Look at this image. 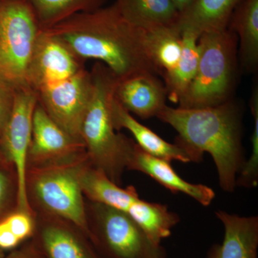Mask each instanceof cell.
Instances as JSON below:
<instances>
[{
	"label": "cell",
	"instance_id": "cell-1",
	"mask_svg": "<svg viewBox=\"0 0 258 258\" xmlns=\"http://www.w3.org/2000/svg\"><path fill=\"white\" fill-rule=\"evenodd\" d=\"M44 30L81 60L104 64L117 80L146 71L158 73L146 53L142 29L129 23L114 4L73 15Z\"/></svg>",
	"mask_w": 258,
	"mask_h": 258
},
{
	"label": "cell",
	"instance_id": "cell-2",
	"mask_svg": "<svg viewBox=\"0 0 258 258\" xmlns=\"http://www.w3.org/2000/svg\"><path fill=\"white\" fill-rule=\"evenodd\" d=\"M157 117L175 129L176 144L189 154L191 162H200L204 153H209L216 165L220 187L227 192L234 191L236 179L245 161L237 105L229 101L202 108L166 105Z\"/></svg>",
	"mask_w": 258,
	"mask_h": 258
},
{
	"label": "cell",
	"instance_id": "cell-3",
	"mask_svg": "<svg viewBox=\"0 0 258 258\" xmlns=\"http://www.w3.org/2000/svg\"><path fill=\"white\" fill-rule=\"evenodd\" d=\"M91 72L93 91L81 125V139L91 166L120 185L135 142L117 133L112 121L111 103L117 79L101 62L95 64Z\"/></svg>",
	"mask_w": 258,
	"mask_h": 258
},
{
	"label": "cell",
	"instance_id": "cell-4",
	"mask_svg": "<svg viewBox=\"0 0 258 258\" xmlns=\"http://www.w3.org/2000/svg\"><path fill=\"white\" fill-rule=\"evenodd\" d=\"M90 164L86 152L60 162L27 166L25 192L32 212L69 220L88 237L81 176Z\"/></svg>",
	"mask_w": 258,
	"mask_h": 258
},
{
	"label": "cell",
	"instance_id": "cell-5",
	"mask_svg": "<svg viewBox=\"0 0 258 258\" xmlns=\"http://www.w3.org/2000/svg\"><path fill=\"white\" fill-rule=\"evenodd\" d=\"M196 74L180 98V108H202L228 101L235 76L236 38L226 29L203 32L198 39Z\"/></svg>",
	"mask_w": 258,
	"mask_h": 258
},
{
	"label": "cell",
	"instance_id": "cell-6",
	"mask_svg": "<svg viewBox=\"0 0 258 258\" xmlns=\"http://www.w3.org/2000/svg\"><path fill=\"white\" fill-rule=\"evenodd\" d=\"M88 237L103 258H166L156 244L127 214L104 204L86 200Z\"/></svg>",
	"mask_w": 258,
	"mask_h": 258
},
{
	"label": "cell",
	"instance_id": "cell-7",
	"mask_svg": "<svg viewBox=\"0 0 258 258\" xmlns=\"http://www.w3.org/2000/svg\"><path fill=\"white\" fill-rule=\"evenodd\" d=\"M42 28L28 0H0V79L15 89L27 74Z\"/></svg>",
	"mask_w": 258,
	"mask_h": 258
},
{
	"label": "cell",
	"instance_id": "cell-8",
	"mask_svg": "<svg viewBox=\"0 0 258 258\" xmlns=\"http://www.w3.org/2000/svg\"><path fill=\"white\" fill-rule=\"evenodd\" d=\"M93 91L92 74L85 68L67 79L40 86L35 93L37 102L49 116L71 137L83 143L81 125Z\"/></svg>",
	"mask_w": 258,
	"mask_h": 258
},
{
	"label": "cell",
	"instance_id": "cell-9",
	"mask_svg": "<svg viewBox=\"0 0 258 258\" xmlns=\"http://www.w3.org/2000/svg\"><path fill=\"white\" fill-rule=\"evenodd\" d=\"M37 103L36 93L29 86L15 89L13 112L0 137V146L5 159L15 166L18 175V210L30 213L33 212L27 200L25 174L31 140L32 116Z\"/></svg>",
	"mask_w": 258,
	"mask_h": 258
},
{
	"label": "cell",
	"instance_id": "cell-10",
	"mask_svg": "<svg viewBox=\"0 0 258 258\" xmlns=\"http://www.w3.org/2000/svg\"><path fill=\"white\" fill-rule=\"evenodd\" d=\"M34 215L31 240L42 258H103L79 226L53 215Z\"/></svg>",
	"mask_w": 258,
	"mask_h": 258
},
{
	"label": "cell",
	"instance_id": "cell-11",
	"mask_svg": "<svg viewBox=\"0 0 258 258\" xmlns=\"http://www.w3.org/2000/svg\"><path fill=\"white\" fill-rule=\"evenodd\" d=\"M85 69L84 61L57 37L42 29L27 74V85L35 91L43 85L67 79Z\"/></svg>",
	"mask_w": 258,
	"mask_h": 258
},
{
	"label": "cell",
	"instance_id": "cell-12",
	"mask_svg": "<svg viewBox=\"0 0 258 258\" xmlns=\"http://www.w3.org/2000/svg\"><path fill=\"white\" fill-rule=\"evenodd\" d=\"M84 152V144L66 133L37 102L32 116L27 166L60 162Z\"/></svg>",
	"mask_w": 258,
	"mask_h": 258
},
{
	"label": "cell",
	"instance_id": "cell-13",
	"mask_svg": "<svg viewBox=\"0 0 258 258\" xmlns=\"http://www.w3.org/2000/svg\"><path fill=\"white\" fill-rule=\"evenodd\" d=\"M165 86L154 74L142 72L117 80L114 97L129 113L142 118L157 116L166 106Z\"/></svg>",
	"mask_w": 258,
	"mask_h": 258
},
{
	"label": "cell",
	"instance_id": "cell-14",
	"mask_svg": "<svg viewBox=\"0 0 258 258\" xmlns=\"http://www.w3.org/2000/svg\"><path fill=\"white\" fill-rule=\"evenodd\" d=\"M126 169L144 173L171 192L184 194L203 206L211 205L215 198V191L212 188L185 181L176 174L170 162L144 152L136 142L129 154Z\"/></svg>",
	"mask_w": 258,
	"mask_h": 258
},
{
	"label": "cell",
	"instance_id": "cell-15",
	"mask_svg": "<svg viewBox=\"0 0 258 258\" xmlns=\"http://www.w3.org/2000/svg\"><path fill=\"white\" fill-rule=\"evenodd\" d=\"M215 215L223 223L225 236L221 244L210 247L206 258H257L258 217H240L222 210Z\"/></svg>",
	"mask_w": 258,
	"mask_h": 258
},
{
	"label": "cell",
	"instance_id": "cell-16",
	"mask_svg": "<svg viewBox=\"0 0 258 258\" xmlns=\"http://www.w3.org/2000/svg\"><path fill=\"white\" fill-rule=\"evenodd\" d=\"M81 186L83 195L89 201L104 204L129 217L139 210L143 202L134 186L120 187L91 164L86 166L82 171Z\"/></svg>",
	"mask_w": 258,
	"mask_h": 258
},
{
	"label": "cell",
	"instance_id": "cell-17",
	"mask_svg": "<svg viewBox=\"0 0 258 258\" xmlns=\"http://www.w3.org/2000/svg\"><path fill=\"white\" fill-rule=\"evenodd\" d=\"M111 118L115 130L125 128L132 133L137 143L144 152L153 157L171 162H191L189 154L176 144L166 142L145 125L139 123L113 97L111 103Z\"/></svg>",
	"mask_w": 258,
	"mask_h": 258
},
{
	"label": "cell",
	"instance_id": "cell-18",
	"mask_svg": "<svg viewBox=\"0 0 258 258\" xmlns=\"http://www.w3.org/2000/svg\"><path fill=\"white\" fill-rule=\"evenodd\" d=\"M240 0H194L179 15L180 30L203 32L227 29L232 13Z\"/></svg>",
	"mask_w": 258,
	"mask_h": 258
},
{
	"label": "cell",
	"instance_id": "cell-19",
	"mask_svg": "<svg viewBox=\"0 0 258 258\" xmlns=\"http://www.w3.org/2000/svg\"><path fill=\"white\" fill-rule=\"evenodd\" d=\"M142 30L146 53L157 72L164 76L179 60L182 49L181 30L177 23Z\"/></svg>",
	"mask_w": 258,
	"mask_h": 258
},
{
	"label": "cell",
	"instance_id": "cell-20",
	"mask_svg": "<svg viewBox=\"0 0 258 258\" xmlns=\"http://www.w3.org/2000/svg\"><path fill=\"white\" fill-rule=\"evenodd\" d=\"M114 5L129 23L140 29L174 25L180 15L171 0H116Z\"/></svg>",
	"mask_w": 258,
	"mask_h": 258
},
{
	"label": "cell",
	"instance_id": "cell-21",
	"mask_svg": "<svg viewBox=\"0 0 258 258\" xmlns=\"http://www.w3.org/2000/svg\"><path fill=\"white\" fill-rule=\"evenodd\" d=\"M182 49L177 64L164 75L166 92L171 101L179 103L196 74L200 57L198 39L200 35L191 30H181Z\"/></svg>",
	"mask_w": 258,
	"mask_h": 258
},
{
	"label": "cell",
	"instance_id": "cell-22",
	"mask_svg": "<svg viewBox=\"0 0 258 258\" xmlns=\"http://www.w3.org/2000/svg\"><path fill=\"white\" fill-rule=\"evenodd\" d=\"M233 29L240 39L242 63L253 71L258 62V0H244L234 18Z\"/></svg>",
	"mask_w": 258,
	"mask_h": 258
},
{
	"label": "cell",
	"instance_id": "cell-23",
	"mask_svg": "<svg viewBox=\"0 0 258 258\" xmlns=\"http://www.w3.org/2000/svg\"><path fill=\"white\" fill-rule=\"evenodd\" d=\"M42 29L50 28L73 15L101 8L104 0H28Z\"/></svg>",
	"mask_w": 258,
	"mask_h": 258
},
{
	"label": "cell",
	"instance_id": "cell-24",
	"mask_svg": "<svg viewBox=\"0 0 258 258\" xmlns=\"http://www.w3.org/2000/svg\"><path fill=\"white\" fill-rule=\"evenodd\" d=\"M250 108L253 116L254 126L251 137L252 152L248 161H244L239 175L236 179V186L253 188L258 184V91L252 92Z\"/></svg>",
	"mask_w": 258,
	"mask_h": 258
},
{
	"label": "cell",
	"instance_id": "cell-25",
	"mask_svg": "<svg viewBox=\"0 0 258 258\" xmlns=\"http://www.w3.org/2000/svg\"><path fill=\"white\" fill-rule=\"evenodd\" d=\"M18 179L11 163H0V220L18 208Z\"/></svg>",
	"mask_w": 258,
	"mask_h": 258
},
{
	"label": "cell",
	"instance_id": "cell-26",
	"mask_svg": "<svg viewBox=\"0 0 258 258\" xmlns=\"http://www.w3.org/2000/svg\"><path fill=\"white\" fill-rule=\"evenodd\" d=\"M8 228L20 243L32 238L35 230V215L17 209L3 218Z\"/></svg>",
	"mask_w": 258,
	"mask_h": 258
},
{
	"label": "cell",
	"instance_id": "cell-27",
	"mask_svg": "<svg viewBox=\"0 0 258 258\" xmlns=\"http://www.w3.org/2000/svg\"><path fill=\"white\" fill-rule=\"evenodd\" d=\"M15 98V88L0 79V137L13 112Z\"/></svg>",
	"mask_w": 258,
	"mask_h": 258
},
{
	"label": "cell",
	"instance_id": "cell-28",
	"mask_svg": "<svg viewBox=\"0 0 258 258\" xmlns=\"http://www.w3.org/2000/svg\"><path fill=\"white\" fill-rule=\"evenodd\" d=\"M3 258H42L31 239L13 249L10 254Z\"/></svg>",
	"mask_w": 258,
	"mask_h": 258
},
{
	"label": "cell",
	"instance_id": "cell-29",
	"mask_svg": "<svg viewBox=\"0 0 258 258\" xmlns=\"http://www.w3.org/2000/svg\"><path fill=\"white\" fill-rule=\"evenodd\" d=\"M171 1L174 3L176 10H177L180 14H181L185 10L189 8L190 5L193 3L194 0H171Z\"/></svg>",
	"mask_w": 258,
	"mask_h": 258
},
{
	"label": "cell",
	"instance_id": "cell-30",
	"mask_svg": "<svg viewBox=\"0 0 258 258\" xmlns=\"http://www.w3.org/2000/svg\"><path fill=\"white\" fill-rule=\"evenodd\" d=\"M6 159H5L4 154H3V150H2L1 146H0V163L7 162ZM9 162V161H8Z\"/></svg>",
	"mask_w": 258,
	"mask_h": 258
},
{
	"label": "cell",
	"instance_id": "cell-31",
	"mask_svg": "<svg viewBox=\"0 0 258 258\" xmlns=\"http://www.w3.org/2000/svg\"><path fill=\"white\" fill-rule=\"evenodd\" d=\"M4 252H3V251L0 250V258H3L4 257Z\"/></svg>",
	"mask_w": 258,
	"mask_h": 258
}]
</instances>
